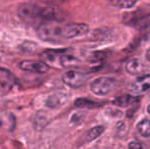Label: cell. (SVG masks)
I'll use <instances>...</instances> for the list:
<instances>
[{
  "label": "cell",
  "instance_id": "cell-9",
  "mask_svg": "<svg viewBox=\"0 0 150 149\" xmlns=\"http://www.w3.org/2000/svg\"><path fill=\"white\" fill-rule=\"evenodd\" d=\"M16 81H18V80H16V76L12 74L10 71L0 66V84L9 85L12 87V86L16 83Z\"/></svg>",
  "mask_w": 150,
  "mask_h": 149
},
{
  "label": "cell",
  "instance_id": "cell-18",
  "mask_svg": "<svg viewBox=\"0 0 150 149\" xmlns=\"http://www.w3.org/2000/svg\"><path fill=\"white\" fill-rule=\"evenodd\" d=\"M128 147L130 149H135V148L140 149V148H142V145H141L140 143H138V142H131V143L129 144Z\"/></svg>",
  "mask_w": 150,
  "mask_h": 149
},
{
  "label": "cell",
  "instance_id": "cell-11",
  "mask_svg": "<svg viewBox=\"0 0 150 149\" xmlns=\"http://www.w3.org/2000/svg\"><path fill=\"white\" fill-rule=\"evenodd\" d=\"M126 70L128 73L132 75H137L141 72L142 70V64H141L140 60L138 58H133V59L129 60L126 64Z\"/></svg>",
  "mask_w": 150,
  "mask_h": 149
},
{
  "label": "cell",
  "instance_id": "cell-8",
  "mask_svg": "<svg viewBox=\"0 0 150 149\" xmlns=\"http://www.w3.org/2000/svg\"><path fill=\"white\" fill-rule=\"evenodd\" d=\"M138 101L139 97H135V96L130 95V94H124V95H120L115 98L112 101V103L117 106H120V107H126V106H129L130 104H133Z\"/></svg>",
  "mask_w": 150,
  "mask_h": 149
},
{
  "label": "cell",
  "instance_id": "cell-19",
  "mask_svg": "<svg viewBox=\"0 0 150 149\" xmlns=\"http://www.w3.org/2000/svg\"><path fill=\"white\" fill-rule=\"evenodd\" d=\"M146 58H147L148 61H150V48L147 50V52H146Z\"/></svg>",
  "mask_w": 150,
  "mask_h": 149
},
{
  "label": "cell",
  "instance_id": "cell-13",
  "mask_svg": "<svg viewBox=\"0 0 150 149\" xmlns=\"http://www.w3.org/2000/svg\"><path fill=\"white\" fill-rule=\"evenodd\" d=\"M103 132H104V127L103 126H96V127L92 128V129L87 132V135L85 137V141L86 142L93 141L96 138H98Z\"/></svg>",
  "mask_w": 150,
  "mask_h": 149
},
{
  "label": "cell",
  "instance_id": "cell-3",
  "mask_svg": "<svg viewBox=\"0 0 150 149\" xmlns=\"http://www.w3.org/2000/svg\"><path fill=\"white\" fill-rule=\"evenodd\" d=\"M115 86V80L108 77H100L95 79L91 83V91L99 96H104L109 94Z\"/></svg>",
  "mask_w": 150,
  "mask_h": 149
},
{
  "label": "cell",
  "instance_id": "cell-10",
  "mask_svg": "<svg viewBox=\"0 0 150 149\" xmlns=\"http://www.w3.org/2000/svg\"><path fill=\"white\" fill-rule=\"evenodd\" d=\"M75 106L79 108H98L100 106H102L104 103H100V102H95V101H91L89 99H86V98H78L75 101Z\"/></svg>",
  "mask_w": 150,
  "mask_h": 149
},
{
  "label": "cell",
  "instance_id": "cell-1",
  "mask_svg": "<svg viewBox=\"0 0 150 149\" xmlns=\"http://www.w3.org/2000/svg\"><path fill=\"white\" fill-rule=\"evenodd\" d=\"M89 32V26L82 23H69L62 26L55 22H47L37 27V35L44 41H56L59 39H73L84 36Z\"/></svg>",
  "mask_w": 150,
  "mask_h": 149
},
{
  "label": "cell",
  "instance_id": "cell-17",
  "mask_svg": "<svg viewBox=\"0 0 150 149\" xmlns=\"http://www.w3.org/2000/svg\"><path fill=\"white\" fill-rule=\"evenodd\" d=\"M84 117H85V113L84 112H76V113H74L73 117H71V121L74 124H79L80 121L84 119Z\"/></svg>",
  "mask_w": 150,
  "mask_h": 149
},
{
  "label": "cell",
  "instance_id": "cell-5",
  "mask_svg": "<svg viewBox=\"0 0 150 149\" xmlns=\"http://www.w3.org/2000/svg\"><path fill=\"white\" fill-rule=\"evenodd\" d=\"M20 68L28 73L44 74L49 71L50 66L42 60H24L20 64Z\"/></svg>",
  "mask_w": 150,
  "mask_h": 149
},
{
  "label": "cell",
  "instance_id": "cell-20",
  "mask_svg": "<svg viewBox=\"0 0 150 149\" xmlns=\"http://www.w3.org/2000/svg\"><path fill=\"white\" fill-rule=\"evenodd\" d=\"M147 110H148V112H149V114H150V105L148 106V109H147Z\"/></svg>",
  "mask_w": 150,
  "mask_h": 149
},
{
  "label": "cell",
  "instance_id": "cell-15",
  "mask_svg": "<svg viewBox=\"0 0 150 149\" xmlns=\"http://www.w3.org/2000/svg\"><path fill=\"white\" fill-rule=\"evenodd\" d=\"M138 2V0H117V3L113 5L120 8H131Z\"/></svg>",
  "mask_w": 150,
  "mask_h": 149
},
{
  "label": "cell",
  "instance_id": "cell-7",
  "mask_svg": "<svg viewBox=\"0 0 150 149\" xmlns=\"http://www.w3.org/2000/svg\"><path fill=\"white\" fill-rule=\"evenodd\" d=\"M67 99V95L64 93H54L50 95L46 100V105L50 108H56L62 105Z\"/></svg>",
  "mask_w": 150,
  "mask_h": 149
},
{
  "label": "cell",
  "instance_id": "cell-12",
  "mask_svg": "<svg viewBox=\"0 0 150 149\" xmlns=\"http://www.w3.org/2000/svg\"><path fill=\"white\" fill-rule=\"evenodd\" d=\"M57 61L62 66H74L79 64V59L77 57L73 55H69V54H64V52L60 54Z\"/></svg>",
  "mask_w": 150,
  "mask_h": 149
},
{
  "label": "cell",
  "instance_id": "cell-6",
  "mask_svg": "<svg viewBox=\"0 0 150 149\" xmlns=\"http://www.w3.org/2000/svg\"><path fill=\"white\" fill-rule=\"evenodd\" d=\"M150 88V75H143L137 78L130 86L131 92L134 94H140L147 91Z\"/></svg>",
  "mask_w": 150,
  "mask_h": 149
},
{
  "label": "cell",
  "instance_id": "cell-16",
  "mask_svg": "<svg viewBox=\"0 0 150 149\" xmlns=\"http://www.w3.org/2000/svg\"><path fill=\"white\" fill-rule=\"evenodd\" d=\"M108 55H109V52H107V51H95L94 53H93V60L102 61V60H104Z\"/></svg>",
  "mask_w": 150,
  "mask_h": 149
},
{
  "label": "cell",
  "instance_id": "cell-14",
  "mask_svg": "<svg viewBox=\"0 0 150 149\" xmlns=\"http://www.w3.org/2000/svg\"><path fill=\"white\" fill-rule=\"evenodd\" d=\"M137 130L143 136V137H149L150 136V121L149 119H143L137 125Z\"/></svg>",
  "mask_w": 150,
  "mask_h": 149
},
{
  "label": "cell",
  "instance_id": "cell-2",
  "mask_svg": "<svg viewBox=\"0 0 150 149\" xmlns=\"http://www.w3.org/2000/svg\"><path fill=\"white\" fill-rule=\"evenodd\" d=\"M18 16L21 20L28 25L39 26V18H38V3L35 2H26L22 3L18 7Z\"/></svg>",
  "mask_w": 150,
  "mask_h": 149
},
{
  "label": "cell",
  "instance_id": "cell-4",
  "mask_svg": "<svg viewBox=\"0 0 150 149\" xmlns=\"http://www.w3.org/2000/svg\"><path fill=\"white\" fill-rule=\"evenodd\" d=\"M88 76L86 74H83L81 72H78L75 70H69L64 72L61 76V80L67 86L71 88H80L85 85L87 82Z\"/></svg>",
  "mask_w": 150,
  "mask_h": 149
}]
</instances>
